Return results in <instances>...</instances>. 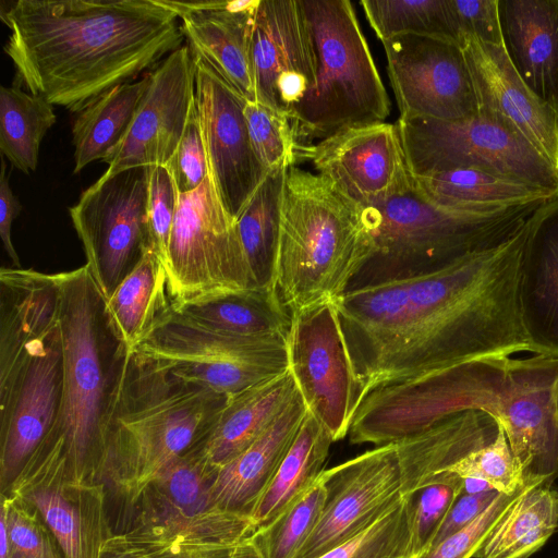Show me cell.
<instances>
[{
    "instance_id": "7a4b0ae2",
    "label": "cell",
    "mask_w": 558,
    "mask_h": 558,
    "mask_svg": "<svg viewBox=\"0 0 558 558\" xmlns=\"http://www.w3.org/2000/svg\"><path fill=\"white\" fill-rule=\"evenodd\" d=\"M0 16L19 81L72 112L155 69L185 38L162 0H17Z\"/></svg>"
},
{
    "instance_id": "7402d4cb",
    "label": "cell",
    "mask_w": 558,
    "mask_h": 558,
    "mask_svg": "<svg viewBox=\"0 0 558 558\" xmlns=\"http://www.w3.org/2000/svg\"><path fill=\"white\" fill-rule=\"evenodd\" d=\"M132 124L102 161L111 175L135 167L166 166L174 155L195 105V60L189 45L166 57L151 72Z\"/></svg>"
},
{
    "instance_id": "bcb514c9",
    "label": "cell",
    "mask_w": 558,
    "mask_h": 558,
    "mask_svg": "<svg viewBox=\"0 0 558 558\" xmlns=\"http://www.w3.org/2000/svg\"><path fill=\"white\" fill-rule=\"evenodd\" d=\"M530 486L513 494H500L473 522L417 558H471L478 551L511 504Z\"/></svg>"
},
{
    "instance_id": "ab89813d",
    "label": "cell",
    "mask_w": 558,
    "mask_h": 558,
    "mask_svg": "<svg viewBox=\"0 0 558 558\" xmlns=\"http://www.w3.org/2000/svg\"><path fill=\"white\" fill-rule=\"evenodd\" d=\"M318 558H416L413 538V495L368 529Z\"/></svg>"
},
{
    "instance_id": "9a60e30c",
    "label": "cell",
    "mask_w": 558,
    "mask_h": 558,
    "mask_svg": "<svg viewBox=\"0 0 558 558\" xmlns=\"http://www.w3.org/2000/svg\"><path fill=\"white\" fill-rule=\"evenodd\" d=\"M289 369L307 409L333 442L349 435L364 399L335 303L292 317Z\"/></svg>"
},
{
    "instance_id": "d6a6232c",
    "label": "cell",
    "mask_w": 558,
    "mask_h": 558,
    "mask_svg": "<svg viewBox=\"0 0 558 558\" xmlns=\"http://www.w3.org/2000/svg\"><path fill=\"white\" fill-rule=\"evenodd\" d=\"M110 323L130 349L143 341L172 310L166 267L153 248L106 300Z\"/></svg>"
},
{
    "instance_id": "5b68a950",
    "label": "cell",
    "mask_w": 558,
    "mask_h": 558,
    "mask_svg": "<svg viewBox=\"0 0 558 558\" xmlns=\"http://www.w3.org/2000/svg\"><path fill=\"white\" fill-rule=\"evenodd\" d=\"M54 276L63 389L56 422L40 445L61 450L76 480L100 483L108 410L128 347L113 329L86 264Z\"/></svg>"
},
{
    "instance_id": "b9f144b4",
    "label": "cell",
    "mask_w": 558,
    "mask_h": 558,
    "mask_svg": "<svg viewBox=\"0 0 558 558\" xmlns=\"http://www.w3.org/2000/svg\"><path fill=\"white\" fill-rule=\"evenodd\" d=\"M0 530L7 534L8 558H64L40 513L10 493H1Z\"/></svg>"
},
{
    "instance_id": "60d3db41",
    "label": "cell",
    "mask_w": 558,
    "mask_h": 558,
    "mask_svg": "<svg viewBox=\"0 0 558 558\" xmlns=\"http://www.w3.org/2000/svg\"><path fill=\"white\" fill-rule=\"evenodd\" d=\"M325 501L318 478L303 497L251 536L262 558H294L314 530Z\"/></svg>"
},
{
    "instance_id": "9f6ffc18",
    "label": "cell",
    "mask_w": 558,
    "mask_h": 558,
    "mask_svg": "<svg viewBox=\"0 0 558 558\" xmlns=\"http://www.w3.org/2000/svg\"><path fill=\"white\" fill-rule=\"evenodd\" d=\"M557 492H558V489H557Z\"/></svg>"
},
{
    "instance_id": "db71d44e",
    "label": "cell",
    "mask_w": 558,
    "mask_h": 558,
    "mask_svg": "<svg viewBox=\"0 0 558 558\" xmlns=\"http://www.w3.org/2000/svg\"><path fill=\"white\" fill-rule=\"evenodd\" d=\"M101 558H154L146 544L129 533H114L105 544Z\"/></svg>"
},
{
    "instance_id": "836d02e7",
    "label": "cell",
    "mask_w": 558,
    "mask_h": 558,
    "mask_svg": "<svg viewBox=\"0 0 558 558\" xmlns=\"http://www.w3.org/2000/svg\"><path fill=\"white\" fill-rule=\"evenodd\" d=\"M173 310L203 328L241 337L288 339L292 326L290 313L271 289L230 293Z\"/></svg>"
},
{
    "instance_id": "7dc6e473",
    "label": "cell",
    "mask_w": 558,
    "mask_h": 558,
    "mask_svg": "<svg viewBox=\"0 0 558 558\" xmlns=\"http://www.w3.org/2000/svg\"><path fill=\"white\" fill-rule=\"evenodd\" d=\"M179 191L166 166L151 167L148 187V222L151 246L162 265H168L172 225Z\"/></svg>"
},
{
    "instance_id": "816d5d0a",
    "label": "cell",
    "mask_w": 558,
    "mask_h": 558,
    "mask_svg": "<svg viewBox=\"0 0 558 558\" xmlns=\"http://www.w3.org/2000/svg\"><path fill=\"white\" fill-rule=\"evenodd\" d=\"M496 489L480 494H460L440 525L429 548L473 522L498 496Z\"/></svg>"
},
{
    "instance_id": "7c38bea8",
    "label": "cell",
    "mask_w": 558,
    "mask_h": 558,
    "mask_svg": "<svg viewBox=\"0 0 558 558\" xmlns=\"http://www.w3.org/2000/svg\"><path fill=\"white\" fill-rule=\"evenodd\" d=\"M413 177L478 169L529 182L558 197V170L521 136L482 116L441 121L400 118L397 122Z\"/></svg>"
},
{
    "instance_id": "603a6c76",
    "label": "cell",
    "mask_w": 558,
    "mask_h": 558,
    "mask_svg": "<svg viewBox=\"0 0 558 558\" xmlns=\"http://www.w3.org/2000/svg\"><path fill=\"white\" fill-rule=\"evenodd\" d=\"M251 58L256 101L291 119L316 82L314 48L300 0H260Z\"/></svg>"
},
{
    "instance_id": "8fae6325",
    "label": "cell",
    "mask_w": 558,
    "mask_h": 558,
    "mask_svg": "<svg viewBox=\"0 0 558 558\" xmlns=\"http://www.w3.org/2000/svg\"><path fill=\"white\" fill-rule=\"evenodd\" d=\"M134 350L227 398L289 369L288 339L213 331L173 308Z\"/></svg>"
},
{
    "instance_id": "e0dca14e",
    "label": "cell",
    "mask_w": 558,
    "mask_h": 558,
    "mask_svg": "<svg viewBox=\"0 0 558 558\" xmlns=\"http://www.w3.org/2000/svg\"><path fill=\"white\" fill-rule=\"evenodd\" d=\"M325 501L319 519L294 558H318L355 537L403 496V477L395 444L376 446L325 470L319 477Z\"/></svg>"
},
{
    "instance_id": "e575fe53",
    "label": "cell",
    "mask_w": 558,
    "mask_h": 558,
    "mask_svg": "<svg viewBox=\"0 0 558 558\" xmlns=\"http://www.w3.org/2000/svg\"><path fill=\"white\" fill-rule=\"evenodd\" d=\"M149 75L118 85L106 92L82 111L72 125L74 170L104 158L125 137L140 102L148 87Z\"/></svg>"
},
{
    "instance_id": "ee69618b",
    "label": "cell",
    "mask_w": 558,
    "mask_h": 558,
    "mask_svg": "<svg viewBox=\"0 0 558 558\" xmlns=\"http://www.w3.org/2000/svg\"><path fill=\"white\" fill-rule=\"evenodd\" d=\"M447 472L460 477L482 478L506 495L513 494L526 485L499 422L497 436L492 442L469 453Z\"/></svg>"
},
{
    "instance_id": "6da1fadb",
    "label": "cell",
    "mask_w": 558,
    "mask_h": 558,
    "mask_svg": "<svg viewBox=\"0 0 558 558\" xmlns=\"http://www.w3.org/2000/svg\"><path fill=\"white\" fill-rule=\"evenodd\" d=\"M523 230L493 250L355 287L335 302L364 398L417 374L530 352L518 299Z\"/></svg>"
},
{
    "instance_id": "ba28073f",
    "label": "cell",
    "mask_w": 558,
    "mask_h": 558,
    "mask_svg": "<svg viewBox=\"0 0 558 558\" xmlns=\"http://www.w3.org/2000/svg\"><path fill=\"white\" fill-rule=\"evenodd\" d=\"M316 63L313 89L290 121L299 144L383 123L390 99L349 0H300Z\"/></svg>"
},
{
    "instance_id": "d590c367",
    "label": "cell",
    "mask_w": 558,
    "mask_h": 558,
    "mask_svg": "<svg viewBox=\"0 0 558 558\" xmlns=\"http://www.w3.org/2000/svg\"><path fill=\"white\" fill-rule=\"evenodd\" d=\"M558 529V492L527 487L509 507L475 558H527Z\"/></svg>"
},
{
    "instance_id": "f907efd6",
    "label": "cell",
    "mask_w": 558,
    "mask_h": 558,
    "mask_svg": "<svg viewBox=\"0 0 558 558\" xmlns=\"http://www.w3.org/2000/svg\"><path fill=\"white\" fill-rule=\"evenodd\" d=\"M456 22L463 35L502 46L498 14V0H450Z\"/></svg>"
},
{
    "instance_id": "83f0119b",
    "label": "cell",
    "mask_w": 558,
    "mask_h": 558,
    "mask_svg": "<svg viewBox=\"0 0 558 558\" xmlns=\"http://www.w3.org/2000/svg\"><path fill=\"white\" fill-rule=\"evenodd\" d=\"M307 409L298 391L293 401L251 446L219 468L211 496L214 504L251 517L291 447Z\"/></svg>"
},
{
    "instance_id": "f5cc1de1",
    "label": "cell",
    "mask_w": 558,
    "mask_h": 558,
    "mask_svg": "<svg viewBox=\"0 0 558 558\" xmlns=\"http://www.w3.org/2000/svg\"><path fill=\"white\" fill-rule=\"evenodd\" d=\"M1 179H0V235L3 247L12 260L14 267H21L19 255L14 248L11 238V227L13 220L19 216L22 206L17 197L13 194L9 178L7 175V166L4 159L1 161Z\"/></svg>"
},
{
    "instance_id": "c3c4849f",
    "label": "cell",
    "mask_w": 558,
    "mask_h": 558,
    "mask_svg": "<svg viewBox=\"0 0 558 558\" xmlns=\"http://www.w3.org/2000/svg\"><path fill=\"white\" fill-rule=\"evenodd\" d=\"M166 167L174 180L179 194L195 191L209 174L196 99L181 142Z\"/></svg>"
},
{
    "instance_id": "4fadbf2b",
    "label": "cell",
    "mask_w": 558,
    "mask_h": 558,
    "mask_svg": "<svg viewBox=\"0 0 558 558\" xmlns=\"http://www.w3.org/2000/svg\"><path fill=\"white\" fill-rule=\"evenodd\" d=\"M151 167L102 174L69 209L89 268L107 300L151 246L148 187Z\"/></svg>"
},
{
    "instance_id": "30bf717a",
    "label": "cell",
    "mask_w": 558,
    "mask_h": 558,
    "mask_svg": "<svg viewBox=\"0 0 558 558\" xmlns=\"http://www.w3.org/2000/svg\"><path fill=\"white\" fill-rule=\"evenodd\" d=\"M167 275L173 308L258 289L210 171L198 189L179 195Z\"/></svg>"
},
{
    "instance_id": "d4e9b609",
    "label": "cell",
    "mask_w": 558,
    "mask_h": 558,
    "mask_svg": "<svg viewBox=\"0 0 558 558\" xmlns=\"http://www.w3.org/2000/svg\"><path fill=\"white\" fill-rule=\"evenodd\" d=\"M518 299L530 352L558 357V198L525 222Z\"/></svg>"
},
{
    "instance_id": "d6986e66",
    "label": "cell",
    "mask_w": 558,
    "mask_h": 558,
    "mask_svg": "<svg viewBox=\"0 0 558 558\" xmlns=\"http://www.w3.org/2000/svg\"><path fill=\"white\" fill-rule=\"evenodd\" d=\"M496 420L525 484L558 478V357H508Z\"/></svg>"
},
{
    "instance_id": "f6af8a7d",
    "label": "cell",
    "mask_w": 558,
    "mask_h": 558,
    "mask_svg": "<svg viewBox=\"0 0 558 558\" xmlns=\"http://www.w3.org/2000/svg\"><path fill=\"white\" fill-rule=\"evenodd\" d=\"M463 482L452 472L435 476L413 495V538L416 558L427 551L456 499Z\"/></svg>"
},
{
    "instance_id": "1f68e13d",
    "label": "cell",
    "mask_w": 558,
    "mask_h": 558,
    "mask_svg": "<svg viewBox=\"0 0 558 558\" xmlns=\"http://www.w3.org/2000/svg\"><path fill=\"white\" fill-rule=\"evenodd\" d=\"M333 442L308 412L251 518L256 530L267 526L312 488L323 472Z\"/></svg>"
},
{
    "instance_id": "9c48e42d",
    "label": "cell",
    "mask_w": 558,
    "mask_h": 558,
    "mask_svg": "<svg viewBox=\"0 0 558 558\" xmlns=\"http://www.w3.org/2000/svg\"><path fill=\"white\" fill-rule=\"evenodd\" d=\"M508 357H490L417 374L380 386L361 402L352 444L384 446L418 435L469 410L496 417Z\"/></svg>"
},
{
    "instance_id": "8992f818",
    "label": "cell",
    "mask_w": 558,
    "mask_h": 558,
    "mask_svg": "<svg viewBox=\"0 0 558 558\" xmlns=\"http://www.w3.org/2000/svg\"><path fill=\"white\" fill-rule=\"evenodd\" d=\"M59 301L11 305L0 313L1 493L47 436L60 409Z\"/></svg>"
},
{
    "instance_id": "cb8c5ba5",
    "label": "cell",
    "mask_w": 558,
    "mask_h": 558,
    "mask_svg": "<svg viewBox=\"0 0 558 558\" xmlns=\"http://www.w3.org/2000/svg\"><path fill=\"white\" fill-rule=\"evenodd\" d=\"M480 116L527 141L558 170V113L521 81L502 46L460 39Z\"/></svg>"
},
{
    "instance_id": "484cf974",
    "label": "cell",
    "mask_w": 558,
    "mask_h": 558,
    "mask_svg": "<svg viewBox=\"0 0 558 558\" xmlns=\"http://www.w3.org/2000/svg\"><path fill=\"white\" fill-rule=\"evenodd\" d=\"M498 14L509 62L558 113V0H498Z\"/></svg>"
},
{
    "instance_id": "11a10c76",
    "label": "cell",
    "mask_w": 558,
    "mask_h": 558,
    "mask_svg": "<svg viewBox=\"0 0 558 558\" xmlns=\"http://www.w3.org/2000/svg\"><path fill=\"white\" fill-rule=\"evenodd\" d=\"M461 478L463 482L462 494H480L495 489L489 483L478 477L469 476Z\"/></svg>"
},
{
    "instance_id": "f546056e",
    "label": "cell",
    "mask_w": 558,
    "mask_h": 558,
    "mask_svg": "<svg viewBox=\"0 0 558 558\" xmlns=\"http://www.w3.org/2000/svg\"><path fill=\"white\" fill-rule=\"evenodd\" d=\"M298 393L287 372L227 399L197 441L208 461L220 468L251 446L278 418Z\"/></svg>"
},
{
    "instance_id": "44dd1931",
    "label": "cell",
    "mask_w": 558,
    "mask_h": 558,
    "mask_svg": "<svg viewBox=\"0 0 558 558\" xmlns=\"http://www.w3.org/2000/svg\"><path fill=\"white\" fill-rule=\"evenodd\" d=\"M193 56L195 99L209 170L223 207L235 220L268 172L251 143L246 100L208 62Z\"/></svg>"
},
{
    "instance_id": "2e32d148",
    "label": "cell",
    "mask_w": 558,
    "mask_h": 558,
    "mask_svg": "<svg viewBox=\"0 0 558 558\" xmlns=\"http://www.w3.org/2000/svg\"><path fill=\"white\" fill-rule=\"evenodd\" d=\"M4 493L40 513L64 558H101L106 542L114 534L106 485L76 480L58 449L38 446Z\"/></svg>"
},
{
    "instance_id": "74e56055",
    "label": "cell",
    "mask_w": 558,
    "mask_h": 558,
    "mask_svg": "<svg viewBox=\"0 0 558 558\" xmlns=\"http://www.w3.org/2000/svg\"><path fill=\"white\" fill-rule=\"evenodd\" d=\"M286 171L269 172L235 219L247 262L260 289H271Z\"/></svg>"
},
{
    "instance_id": "f35d334b",
    "label": "cell",
    "mask_w": 558,
    "mask_h": 558,
    "mask_svg": "<svg viewBox=\"0 0 558 558\" xmlns=\"http://www.w3.org/2000/svg\"><path fill=\"white\" fill-rule=\"evenodd\" d=\"M360 4L381 43L401 35H421L460 45L450 0H362Z\"/></svg>"
},
{
    "instance_id": "4dcf8cb0",
    "label": "cell",
    "mask_w": 558,
    "mask_h": 558,
    "mask_svg": "<svg viewBox=\"0 0 558 558\" xmlns=\"http://www.w3.org/2000/svg\"><path fill=\"white\" fill-rule=\"evenodd\" d=\"M429 201L465 214H488L558 198L529 182L478 169H454L413 177Z\"/></svg>"
},
{
    "instance_id": "3957f363",
    "label": "cell",
    "mask_w": 558,
    "mask_h": 558,
    "mask_svg": "<svg viewBox=\"0 0 558 558\" xmlns=\"http://www.w3.org/2000/svg\"><path fill=\"white\" fill-rule=\"evenodd\" d=\"M227 397L183 380L134 349L123 355L108 410L100 483L131 507L207 432Z\"/></svg>"
},
{
    "instance_id": "52a82bcc",
    "label": "cell",
    "mask_w": 558,
    "mask_h": 558,
    "mask_svg": "<svg viewBox=\"0 0 558 558\" xmlns=\"http://www.w3.org/2000/svg\"><path fill=\"white\" fill-rule=\"evenodd\" d=\"M544 203L488 214L444 208L414 186L381 204L364 207L375 252L350 289L439 269L512 239Z\"/></svg>"
},
{
    "instance_id": "ffe728a7",
    "label": "cell",
    "mask_w": 558,
    "mask_h": 558,
    "mask_svg": "<svg viewBox=\"0 0 558 558\" xmlns=\"http://www.w3.org/2000/svg\"><path fill=\"white\" fill-rule=\"evenodd\" d=\"M296 158L362 207L414 186L397 123L353 126L316 143L299 144Z\"/></svg>"
},
{
    "instance_id": "277c9868",
    "label": "cell",
    "mask_w": 558,
    "mask_h": 558,
    "mask_svg": "<svg viewBox=\"0 0 558 558\" xmlns=\"http://www.w3.org/2000/svg\"><path fill=\"white\" fill-rule=\"evenodd\" d=\"M374 252L364 207L318 173L287 169L271 289L291 317L335 303Z\"/></svg>"
},
{
    "instance_id": "f1b7e54d",
    "label": "cell",
    "mask_w": 558,
    "mask_h": 558,
    "mask_svg": "<svg viewBox=\"0 0 558 558\" xmlns=\"http://www.w3.org/2000/svg\"><path fill=\"white\" fill-rule=\"evenodd\" d=\"M497 433L498 422L490 413L469 410L396 442L403 496L420 490L465 456L492 442Z\"/></svg>"
},
{
    "instance_id": "681fc988",
    "label": "cell",
    "mask_w": 558,
    "mask_h": 558,
    "mask_svg": "<svg viewBox=\"0 0 558 558\" xmlns=\"http://www.w3.org/2000/svg\"><path fill=\"white\" fill-rule=\"evenodd\" d=\"M133 536L146 544L154 558H262L251 538L238 544H220L189 539L165 541L137 535Z\"/></svg>"
},
{
    "instance_id": "8d00e7d4",
    "label": "cell",
    "mask_w": 558,
    "mask_h": 558,
    "mask_svg": "<svg viewBox=\"0 0 558 558\" xmlns=\"http://www.w3.org/2000/svg\"><path fill=\"white\" fill-rule=\"evenodd\" d=\"M53 105L20 86L0 88V150L25 174L36 170L40 143L56 123Z\"/></svg>"
},
{
    "instance_id": "5bb4252c",
    "label": "cell",
    "mask_w": 558,
    "mask_h": 558,
    "mask_svg": "<svg viewBox=\"0 0 558 558\" xmlns=\"http://www.w3.org/2000/svg\"><path fill=\"white\" fill-rule=\"evenodd\" d=\"M219 468L196 442L163 470L131 507L123 531L154 539L238 544L256 531L251 517L221 509L211 488Z\"/></svg>"
},
{
    "instance_id": "7bdbcfd3",
    "label": "cell",
    "mask_w": 558,
    "mask_h": 558,
    "mask_svg": "<svg viewBox=\"0 0 558 558\" xmlns=\"http://www.w3.org/2000/svg\"><path fill=\"white\" fill-rule=\"evenodd\" d=\"M244 116L253 149L267 172L296 166L299 145L290 119L257 101H246Z\"/></svg>"
},
{
    "instance_id": "ac0fdd59",
    "label": "cell",
    "mask_w": 558,
    "mask_h": 558,
    "mask_svg": "<svg viewBox=\"0 0 558 558\" xmlns=\"http://www.w3.org/2000/svg\"><path fill=\"white\" fill-rule=\"evenodd\" d=\"M383 46L400 118L461 121L480 116L470 70L458 43L401 35Z\"/></svg>"
},
{
    "instance_id": "4316f807",
    "label": "cell",
    "mask_w": 558,
    "mask_h": 558,
    "mask_svg": "<svg viewBox=\"0 0 558 558\" xmlns=\"http://www.w3.org/2000/svg\"><path fill=\"white\" fill-rule=\"evenodd\" d=\"M260 0L208 1L182 14L192 52L208 62L246 101H256L251 34Z\"/></svg>"
}]
</instances>
